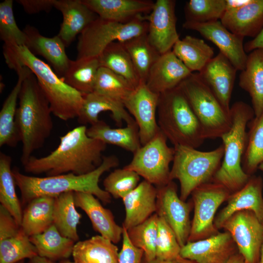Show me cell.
Here are the masks:
<instances>
[{
    "instance_id": "4316f807",
    "label": "cell",
    "mask_w": 263,
    "mask_h": 263,
    "mask_svg": "<svg viewBox=\"0 0 263 263\" xmlns=\"http://www.w3.org/2000/svg\"><path fill=\"white\" fill-rule=\"evenodd\" d=\"M220 21L232 33L254 38L263 28V0H250L242 7L225 11Z\"/></svg>"
},
{
    "instance_id": "680465c9",
    "label": "cell",
    "mask_w": 263,
    "mask_h": 263,
    "mask_svg": "<svg viewBox=\"0 0 263 263\" xmlns=\"http://www.w3.org/2000/svg\"><path fill=\"white\" fill-rule=\"evenodd\" d=\"M59 263H75L74 262H71V261H70L69 260H67L66 259V260H63L60 261Z\"/></svg>"
},
{
    "instance_id": "91938a15",
    "label": "cell",
    "mask_w": 263,
    "mask_h": 263,
    "mask_svg": "<svg viewBox=\"0 0 263 263\" xmlns=\"http://www.w3.org/2000/svg\"><path fill=\"white\" fill-rule=\"evenodd\" d=\"M258 169L263 171V162L258 167Z\"/></svg>"
},
{
    "instance_id": "db71d44e",
    "label": "cell",
    "mask_w": 263,
    "mask_h": 263,
    "mask_svg": "<svg viewBox=\"0 0 263 263\" xmlns=\"http://www.w3.org/2000/svg\"><path fill=\"white\" fill-rule=\"evenodd\" d=\"M28 263H54V262L46 258L37 255L30 259Z\"/></svg>"
},
{
    "instance_id": "bcb514c9",
    "label": "cell",
    "mask_w": 263,
    "mask_h": 263,
    "mask_svg": "<svg viewBox=\"0 0 263 263\" xmlns=\"http://www.w3.org/2000/svg\"><path fill=\"white\" fill-rule=\"evenodd\" d=\"M140 177L136 172L125 168L115 169L104 179V190L115 199H122L138 186Z\"/></svg>"
},
{
    "instance_id": "44dd1931",
    "label": "cell",
    "mask_w": 263,
    "mask_h": 263,
    "mask_svg": "<svg viewBox=\"0 0 263 263\" xmlns=\"http://www.w3.org/2000/svg\"><path fill=\"white\" fill-rule=\"evenodd\" d=\"M192 73L171 50L161 55L154 63L146 84L159 94L178 87Z\"/></svg>"
},
{
    "instance_id": "7dc6e473",
    "label": "cell",
    "mask_w": 263,
    "mask_h": 263,
    "mask_svg": "<svg viewBox=\"0 0 263 263\" xmlns=\"http://www.w3.org/2000/svg\"><path fill=\"white\" fill-rule=\"evenodd\" d=\"M181 248L174 231L163 218L158 217L156 258L173 262L180 256Z\"/></svg>"
},
{
    "instance_id": "f907efd6",
    "label": "cell",
    "mask_w": 263,
    "mask_h": 263,
    "mask_svg": "<svg viewBox=\"0 0 263 263\" xmlns=\"http://www.w3.org/2000/svg\"><path fill=\"white\" fill-rule=\"evenodd\" d=\"M246 53H250L257 49H263V28L258 35L244 45Z\"/></svg>"
},
{
    "instance_id": "3957f363",
    "label": "cell",
    "mask_w": 263,
    "mask_h": 263,
    "mask_svg": "<svg viewBox=\"0 0 263 263\" xmlns=\"http://www.w3.org/2000/svg\"><path fill=\"white\" fill-rule=\"evenodd\" d=\"M118 164V158L111 155L104 156L102 163L94 170L83 175L69 173L39 177L24 174L17 169H12V173L23 205L38 197L56 196L69 191L90 193L107 204L111 202V196L99 187V180L104 172Z\"/></svg>"
},
{
    "instance_id": "8fae6325",
    "label": "cell",
    "mask_w": 263,
    "mask_h": 263,
    "mask_svg": "<svg viewBox=\"0 0 263 263\" xmlns=\"http://www.w3.org/2000/svg\"><path fill=\"white\" fill-rule=\"evenodd\" d=\"M231 194L226 188L213 182L193 190L191 195L194 213L188 242L204 239L220 232L214 224L215 214Z\"/></svg>"
},
{
    "instance_id": "4fadbf2b",
    "label": "cell",
    "mask_w": 263,
    "mask_h": 263,
    "mask_svg": "<svg viewBox=\"0 0 263 263\" xmlns=\"http://www.w3.org/2000/svg\"><path fill=\"white\" fill-rule=\"evenodd\" d=\"M157 188L155 213L172 229L182 247L187 243L190 233L191 222L189 215L192 202H186L180 198L177 194V185L173 181Z\"/></svg>"
},
{
    "instance_id": "e0dca14e",
    "label": "cell",
    "mask_w": 263,
    "mask_h": 263,
    "mask_svg": "<svg viewBox=\"0 0 263 263\" xmlns=\"http://www.w3.org/2000/svg\"><path fill=\"white\" fill-rule=\"evenodd\" d=\"M38 255L30 237L10 212L0 206V263H17Z\"/></svg>"
},
{
    "instance_id": "c3c4849f",
    "label": "cell",
    "mask_w": 263,
    "mask_h": 263,
    "mask_svg": "<svg viewBox=\"0 0 263 263\" xmlns=\"http://www.w3.org/2000/svg\"><path fill=\"white\" fill-rule=\"evenodd\" d=\"M122 237V245L119 253L118 263H141L144 251L131 243L127 230L124 228Z\"/></svg>"
},
{
    "instance_id": "7402d4cb",
    "label": "cell",
    "mask_w": 263,
    "mask_h": 263,
    "mask_svg": "<svg viewBox=\"0 0 263 263\" xmlns=\"http://www.w3.org/2000/svg\"><path fill=\"white\" fill-rule=\"evenodd\" d=\"M26 36L25 46L34 55L43 56L60 78L66 73L71 61L65 45L57 35L53 37L42 35L35 27L27 25L23 30Z\"/></svg>"
},
{
    "instance_id": "f6af8a7d",
    "label": "cell",
    "mask_w": 263,
    "mask_h": 263,
    "mask_svg": "<svg viewBox=\"0 0 263 263\" xmlns=\"http://www.w3.org/2000/svg\"><path fill=\"white\" fill-rule=\"evenodd\" d=\"M13 1L5 0L0 3V38L3 47L25 46L26 36L18 27L13 10Z\"/></svg>"
},
{
    "instance_id": "94428289",
    "label": "cell",
    "mask_w": 263,
    "mask_h": 263,
    "mask_svg": "<svg viewBox=\"0 0 263 263\" xmlns=\"http://www.w3.org/2000/svg\"><path fill=\"white\" fill-rule=\"evenodd\" d=\"M17 263H24V260L20 261Z\"/></svg>"
},
{
    "instance_id": "f1b7e54d",
    "label": "cell",
    "mask_w": 263,
    "mask_h": 263,
    "mask_svg": "<svg viewBox=\"0 0 263 263\" xmlns=\"http://www.w3.org/2000/svg\"><path fill=\"white\" fill-rule=\"evenodd\" d=\"M30 69L21 66L16 70L17 82L5 100L0 111V146L15 147L20 141L16 116L17 102L23 81Z\"/></svg>"
},
{
    "instance_id": "5b68a950",
    "label": "cell",
    "mask_w": 263,
    "mask_h": 263,
    "mask_svg": "<svg viewBox=\"0 0 263 263\" xmlns=\"http://www.w3.org/2000/svg\"><path fill=\"white\" fill-rule=\"evenodd\" d=\"M230 115V128L221 137L224 146L222 161L212 182L232 193L242 188L251 176L244 171L242 161L246 145V127L255 114L252 107L239 101L231 106Z\"/></svg>"
},
{
    "instance_id": "6f0895ef",
    "label": "cell",
    "mask_w": 263,
    "mask_h": 263,
    "mask_svg": "<svg viewBox=\"0 0 263 263\" xmlns=\"http://www.w3.org/2000/svg\"><path fill=\"white\" fill-rule=\"evenodd\" d=\"M258 263H263V239L260 250V258Z\"/></svg>"
},
{
    "instance_id": "11a10c76",
    "label": "cell",
    "mask_w": 263,
    "mask_h": 263,
    "mask_svg": "<svg viewBox=\"0 0 263 263\" xmlns=\"http://www.w3.org/2000/svg\"><path fill=\"white\" fill-rule=\"evenodd\" d=\"M141 263H173V262L163 261L156 258L152 260H149L143 256Z\"/></svg>"
},
{
    "instance_id": "f546056e",
    "label": "cell",
    "mask_w": 263,
    "mask_h": 263,
    "mask_svg": "<svg viewBox=\"0 0 263 263\" xmlns=\"http://www.w3.org/2000/svg\"><path fill=\"white\" fill-rule=\"evenodd\" d=\"M239 85L250 95L255 116H259L263 112V49H255L247 55Z\"/></svg>"
},
{
    "instance_id": "ac0fdd59",
    "label": "cell",
    "mask_w": 263,
    "mask_h": 263,
    "mask_svg": "<svg viewBox=\"0 0 263 263\" xmlns=\"http://www.w3.org/2000/svg\"><path fill=\"white\" fill-rule=\"evenodd\" d=\"M237 253L230 234L224 231L204 239L187 242L181 247L180 256L197 263H226Z\"/></svg>"
},
{
    "instance_id": "1f68e13d",
    "label": "cell",
    "mask_w": 263,
    "mask_h": 263,
    "mask_svg": "<svg viewBox=\"0 0 263 263\" xmlns=\"http://www.w3.org/2000/svg\"><path fill=\"white\" fill-rule=\"evenodd\" d=\"M118 249L110 240L96 235L75 244L72 256L75 263H118Z\"/></svg>"
},
{
    "instance_id": "ab89813d",
    "label": "cell",
    "mask_w": 263,
    "mask_h": 263,
    "mask_svg": "<svg viewBox=\"0 0 263 263\" xmlns=\"http://www.w3.org/2000/svg\"><path fill=\"white\" fill-rule=\"evenodd\" d=\"M11 157L0 153V202L20 225L23 211L15 189Z\"/></svg>"
},
{
    "instance_id": "681fc988",
    "label": "cell",
    "mask_w": 263,
    "mask_h": 263,
    "mask_svg": "<svg viewBox=\"0 0 263 263\" xmlns=\"http://www.w3.org/2000/svg\"><path fill=\"white\" fill-rule=\"evenodd\" d=\"M24 11L29 14L49 12L54 7L55 0H18Z\"/></svg>"
},
{
    "instance_id": "60d3db41",
    "label": "cell",
    "mask_w": 263,
    "mask_h": 263,
    "mask_svg": "<svg viewBox=\"0 0 263 263\" xmlns=\"http://www.w3.org/2000/svg\"><path fill=\"white\" fill-rule=\"evenodd\" d=\"M245 150L242 158L244 171L251 176L263 162V112L248 123Z\"/></svg>"
},
{
    "instance_id": "816d5d0a",
    "label": "cell",
    "mask_w": 263,
    "mask_h": 263,
    "mask_svg": "<svg viewBox=\"0 0 263 263\" xmlns=\"http://www.w3.org/2000/svg\"><path fill=\"white\" fill-rule=\"evenodd\" d=\"M250 0H225V11L235 9L248 3Z\"/></svg>"
},
{
    "instance_id": "484cf974",
    "label": "cell",
    "mask_w": 263,
    "mask_h": 263,
    "mask_svg": "<svg viewBox=\"0 0 263 263\" xmlns=\"http://www.w3.org/2000/svg\"><path fill=\"white\" fill-rule=\"evenodd\" d=\"M54 8L60 11L63 16L57 35L66 47L98 17L82 0H55Z\"/></svg>"
},
{
    "instance_id": "ba28073f",
    "label": "cell",
    "mask_w": 263,
    "mask_h": 263,
    "mask_svg": "<svg viewBox=\"0 0 263 263\" xmlns=\"http://www.w3.org/2000/svg\"><path fill=\"white\" fill-rule=\"evenodd\" d=\"M202 127L207 139L220 138L230 128L227 113L198 73H192L179 85Z\"/></svg>"
},
{
    "instance_id": "d6986e66",
    "label": "cell",
    "mask_w": 263,
    "mask_h": 263,
    "mask_svg": "<svg viewBox=\"0 0 263 263\" xmlns=\"http://www.w3.org/2000/svg\"><path fill=\"white\" fill-rule=\"evenodd\" d=\"M237 71L228 59L219 52L198 73L200 78L228 113Z\"/></svg>"
},
{
    "instance_id": "ffe728a7",
    "label": "cell",
    "mask_w": 263,
    "mask_h": 263,
    "mask_svg": "<svg viewBox=\"0 0 263 263\" xmlns=\"http://www.w3.org/2000/svg\"><path fill=\"white\" fill-rule=\"evenodd\" d=\"M263 182L260 176L251 175L245 185L232 193L227 204L215 216L214 224L219 230L225 221L234 213L244 210L253 211L263 223Z\"/></svg>"
},
{
    "instance_id": "8992f818",
    "label": "cell",
    "mask_w": 263,
    "mask_h": 263,
    "mask_svg": "<svg viewBox=\"0 0 263 263\" xmlns=\"http://www.w3.org/2000/svg\"><path fill=\"white\" fill-rule=\"evenodd\" d=\"M157 120L173 145L197 149L206 139L200 123L180 87L159 94Z\"/></svg>"
},
{
    "instance_id": "ee69618b",
    "label": "cell",
    "mask_w": 263,
    "mask_h": 263,
    "mask_svg": "<svg viewBox=\"0 0 263 263\" xmlns=\"http://www.w3.org/2000/svg\"><path fill=\"white\" fill-rule=\"evenodd\" d=\"M184 11L186 21L207 23L220 20L225 11V0H189Z\"/></svg>"
},
{
    "instance_id": "52a82bcc",
    "label": "cell",
    "mask_w": 263,
    "mask_h": 263,
    "mask_svg": "<svg viewBox=\"0 0 263 263\" xmlns=\"http://www.w3.org/2000/svg\"><path fill=\"white\" fill-rule=\"evenodd\" d=\"M173 147L175 151L170 180H178L180 198L186 201L196 188L212 182L222 161L224 146L222 144L208 151L186 146Z\"/></svg>"
},
{
    "instance_id": "f35d334b",
    "label": "cell",
    "mask_w": 263,
    "mask_h": 263,
    "mask_svg": "<svg viewBox=\"0 0 263 263\" xmlns=\"http://www.w3.org/2000/svg\"><path fill=\"white\" fill-rule=\"evenodd\" d=\"M122 43L132 58L141 82L146 83L150 69L161 54L150 44L147 34Z\"/></svg>"
},
{
    "instance_id": "6da1fadb",
    "label": "cell",
    "mask_w": 263,
    "mask_h": 263,
    "mask_svg": "<svg viewBox=\"0 0 263 263\" xmlns=\"http://www.w3.org/2000/svg\"><path fill=\"white\" fill-rule=\"evenodd\" d=\"M87 130L86 125H81L67 132L50 154L39 158L32 156L23 165L25 171L51 176L83 175L94 170L102 163L107 144L89 136Z\"/></svg>"
},
{
    "instance_id": "8d00e7d4",
    "label": "cell",
    "mask_w": 263,
    "mask_h": 263,
    "mask_svg": "<svg viewBox=\"0 0 263 263\" xmlns=\"http://www.w3.org/2000/svg\"><path fill=\"white\" fill-rule=\"evenodd\" d=\"M98 58L100 67L123 76L135 88L141 83L132 58L122 42L111 43Z\"/></svg>"
},
{
    "instance_id": "7c38bea8",
    "label": "cell",
    "mask_w": 263,
    "mask_h": 263,
    "mask_svg": "<svg viewBox=\"0 0 263 263\" xmlns=\"http://www.w3.org/2000/svg\"><path fill=\"white\" fill-rule=\"evenodd\" d=\"M222 228L227 231L247 263H258L263 239V223L251 210H241L228 218Z\"/></svg>"
},
{
    "instance_id": "603a6c76",
    "label": "cell",
    "mask_w": 263,
    "mask_h": 263,
    "mask_svg": "<svg viewBox=\"0 0 263 263\" xmlns=\"http://www.w3.org/2000/svg\"><path fill=\"white\" fill-rule=\"evenodd\" d=\"M99 18L128 23L141 16L149 15L154 2L150 0H82Z\"/></svg>"
},
{
    "instance_id": "d4e9b609",
    "label": "cell",
    "mask_w": 263,
    "mask_h": 263,
    "mask_svg": "<svg viewBox=\"0 0 263 263\" xmlns=\"http://www.w3.org/2000/svg\"><path fill=\"white\" fill-rule=\"evenodd\" d=\"M74 199L75 207L85 212L94 230L114 244L120 241L123 227L116 223L112 212L104 208L97 198L90 193L75 192Z\"/></svg>"
},
{
    "instance_id": "83f0119b",
    "label": "cell",
    "mask_w": 263,
    "mask_h": 263,
    "mask_svg": "<svg viewBox=\"0 0 263 263\" xmlns=\"http://www.w3.org/2000/svg\"><path fill=\"white\" fill-rule=\"evenodd\" d=\"M106 111L112 113V118L118 126H121L123 121L127 125L136 123L122 103L94 92L83 95L78 121L81 125H93L99 120V114Z\"/></svg>"
},
{
    "instance_id": "9f6ffc18",
    "label": "cell",
    "mask_w": 263,
    "mask_h": 263,
    "mask_svg": "<svg viewBox=\"0 0 263 263\" xmlns=\"http://www.w3.org/2000/svg\"><path fill=\"white\" fill-rule=\"evenodd\" d=\"M173 263H197L195 261L184 258L181 256H178L175 260L173 261Z\"/></svg>"
},
{
    "instance_id": "30bf717a",
    "label": "cell",
    "mask_w": 263,
    "mask_h": 263,
    "mask_svg": "<svg viewBox=\"0 0 263 263\" xmlns=\"http://www.w3.org/2000/svg\"><path fill=\"white\" fill-rule=\"evenodd\" d=\"M167 140L160 130L133 153L131 162L124 168L136 172L157 187L167 185L171 181L169 165L175 151L174 147L169 146Z\"/></svg>"
},
{
    "instance_id": "2e32d148",
    "label": "cell",
    "mask_w": 263,
    "mask_h": 263,
    "mask_svg": "<svg viewBox=\"0 0 263 263\" xmlns=\"http://www.w3.org/2000/svg\"><path fill=\"white\" fill-rule=\"evenodd\" d=\"M183 27L198 32L212 42L237 70L242 71L244 69L247 55L244 49V38L229 31L220 20L207 23L185 21Z\"/></svg>"
},
{
    "instance_id": "b9f144b4",
    "label": "cell",
    "mask_w": 263,
    "mask_h": 263,
    "mask_svg": "<svg viewBox=\"0 0 263 263\" xmlns=\"http://www.w3.org/2000/svg\"><path fill=\"white\" fill-rule=\"evenodd\" d=\"M134 89L123 76L106 68L100 67L97 74L94 92L123 104Z\"/></svg>"
},
{
    "instance_id": "74e56055",
    "label": "cell",
    "mask_w": 263,
    "mask_h": 263,
    "mask_svg": "<svg viewBox=\"0 0 263 263\" xmlns=\"http://www.w3.org/2000/svg\"><path fill=\"white\" fill-rule=\"evenodd\" d=\"M100 67L98 57L71 60L69 67L61 78L71 87L83 95L94 92L98 69Z\"/></svg>"
},
{
    "instance_id": "4dcf8cb0",
    "label": "cell",
    "mask_w": 263,
    "mask_h": 263,
    "mask_svg": "<svg viewBox=\"0 0 263 263\" xmlns=\"http://www.w3.org/2000/svg\"><path fill=\"white\" fill-rule=\"evenodd\" d=\"M87 133L90 137L106 144L117 146L133 153L142 146L136 123L127 124L124 128H112L105 121L99 120L87 128Z\"/></svg>"
},
{
    "instance_id": "7bdbcfd3",
    "label": "cell",
    "mask_w": 263,
    "mask_h": 263,
    "mask_svg": "<svg viewBox=\"0 0 263 263\" xmlns=\"http://www.w3.org/2000/svg\"><path fill=\"white\" fill-rule=\"evenodd\" d=\"M158 219V215L154 213L142 223L127 230L131 243L142 249L144 256L149 260L156 258Z\"/></svg>"
},
{
    "instance_id": "f5cc1de1",
    "label": "cell",
    "mask_w": 263,
    "mask_h": 263,
    "mask_svg": "<svg viewBox=\"0 0 263 263\" xmlns=\"http://www.w3.org/2000/svg\"><path fill=\"white\" fill-rule=\"evenodd\" d=\"M226 263H247L243 256L239 252L232 256Z\"/></svg>"
},
{
    "instance_id": "d590c367",
    "label": "cell",
    "mask_w": 263,
    "mask_h": 263,
    "mask_svg": "<svg viewBox=\"0 0 263 263\" xmlns=\"http://www.w3.org/2000/svg\"><path fill=\"white\" fill-rule=\"evenodd\" d=\"M74 191H69L55 197L53 225L63 237L78 242L77 226L81 218L75 209Z\"/></svg>"
},
{
    "instance_id": "836d02e7",
    "label": "cell",
    "mask_w": 263,
    "mask_h": 263,
    "mask_svg": "<svg viewBox=\"0 0 263 263\" xmlns=\"http://www.w3.org/2000/svg\"><path fill=\"white\" fill-rule=\"evenodd\" d=\"M29 237L40 257L54 262L72 255L75 242L62 236L53 224L42 233Z\"/></svg>"
},
{
    "instance_id": "277c9868",
    "label": "cell",
    "mask_w": 263,
    "mask_h": 263,
    "mask_svg": "<svg viewBox=\"0 0 263 263\" xmlns=\"http://www.w3.org/2000/svg\"><path fill=\"white\" fill-rule=\"evenodd\" d=\"M19 99L16 120L22 144L20 160L23 165L43 146L51 133L53 122L49 103L30 70L23 81Z\"/></svg>"
},
{
    "instance_id": "9c48e42d",
    "label": "cell",
    "mask_w": 263,
    "mask_h": 263,
    "mask_svg": "<svg viewBox=\"0 0 263 263\" xmlns=\"http://www.w3.org/2000/svg\"><path fill=\"white\" fill-rule=\"evenodd\" d=\"M148 27L149 22L145 16L125 24L98 17L79 35L76 58L98 57L111 43L122 42L146 34Z\"/></svg>"
},
{
    "instance_id": "9a60e30c",
    "label": "cell",
    "mask_w": 263,
    "mask_h": 263,
    "mask_svg": "<svg viewBox=\"0 0 263 263\" xmlns=\"http://www.w3.org/2000/svg\"><path fill=\"white\" fill-rule=\"evenodd\" d=\"M176 1L157 0L150 13L145 16L149 22L147 37L161 54L172 50L180 39L176 29Z\"/></svg>"
},
{
    "instance_id": "7a4b0ae2",
    "label": "cell",
    "mask_w": 263,
    "mask_h": 263,
    "mask_svg": "<svg viewBox=\"0 0 263 263\" xmlns=\"http://www.w3.org/2000/svg\"><path fill=\"white\" fill-rule=\"evenodd\" d=\"M3 48L10 69L28 67L36 76L55 116L63 121L77 118L83 95L66 84L51 67L32 54L25 46Z\"/></svg>"
},
{
    "instance_id": "d6a6232c",
    "label": "cell",
    "mask_w": 263,
    "mask_h": 263,
    "mask_svg": "<svg viewBox=\"0 0 263 263\" xmlns=\"http://www.w3.org/2000/svg\"><path fill=\"white\" fill-rule=\"evenodd\" d=\"M55 197H38L27 204L20 227L29 237L42 233L53 224Z\"/></svg>"
},
{
    "instance_id": "cb8c5ba5",
    "label": "cell",
    "mask_w": 263,
    "mask_h": 263,
    "mask_svg": "<svg viewBox=\"0 0 263 263\" xmlns=\"http://www.w3.org/2000/svg\"><path fill=\"white\" fill-rule=\"evenodd\" d=\"M157 188L144 180L122 198L125 218L122 227L127 230L140 224L156 213Z\"/></svg>"
},
{
    "instance_id": "e575fe53",
    "label": "cell",
    "mask_w": 263,
    "mask_h": 263,
    "mask_svg": "<svg viewBox=\"0 0 263 263\" xmlns=\"http://www.w3.org/2000/svg\"><path fill=\"white\" fill-rule=\"evenodd\" d=\"M172 51L192 73L200 72L214 57V54L213 48L204 40L191 36L179 39Z\"/></svg>"
},
{
    "instance_id": "5bb4252c",
    "label": "cell",
    "mask_w": 263,
    "mask_h": 263,
    "mask_svg": "<svg viewBox=\"0 0 263 263\" xmlns=\"http://www.w3.org/2000/svg\"><path fill=\"white\" fill-rule=\"evenodd\" d=\"M159 96L145 83L141 82L123 102L125 108L133 117L138 126L142 146L151 140L160 131L157 120Z\"/></svg>"
}]
</instances>
